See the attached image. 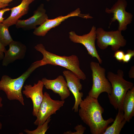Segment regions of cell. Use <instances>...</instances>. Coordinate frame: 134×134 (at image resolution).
Here are the masks:
<instances>
[{
    "mask_svg": "<svg viewBox=\"0 0 134 134\" xmlns=\"http://www.w3.org/2000/svg\"><path fill=\"white\" fill-rule=\"evenodd\" d=\"M79 105V115L81 120L89 127L92 134H103L108 125L114 120L112 118L106 120L103 119L102 114L104 109L98 99L87 96Z\"/></svg>",
    "mask_w": 134,
    "mask_h": 134,
    "instance_id": "obj_1",
    "label": "cell"
},
{
    "mask_svg": "<svg viewBox=\"0 0 134 134\" xmlns=\"http://www.w3.org/2000/svg\"><path fill=\"white\" fill-rule=\"evenodd\" d=\"M34 48L43 55L42 59L39 60L41 66L47 64L60 66L72 71L80 79L84 80L86 79L85 74L80 68L79 61L76 55H58L47 51L42 43L37 44Z\"/></svg>",
    "mask_w": 134,
    "mask_h": 134,
    "instance_id": "obj_2",
    "label": "cell"
},
{
    "mask_svg": "<svg viewBox=\"0 0 134 134\" xmlns=\"http://www.w3.org/2000/svg\"><path fill=\"white\" fill-rule=\"evenodd\" d=\"M39 67L37 61L32 63L28 69L17 78H12L6 75L2 76L0 80V90L3 91L9 100L18 101L24 105L22 89L26 80L32 73Z\"/></svg>",
    "mask_w": 134,
    "mask_h": 134,
    "instance_id": "obj_3",
    "label": "cell"
},
{
    "mask_svg": "<svg viewBox=\"0 0 134 134\" xmlns=\"http://www.w3.org/2000/svg\"><path fill=\"white\" fill-rule=\"evenodd\" d=\"M124 75L123 71L119 69L117 74L108 72L107 76L112 87L111 93L108 94L109 102L115 109L118 110H123L124 97L128 91L134 86L133 83L124 78Z\"/></svg>",
    "mask_w": 134,
    "mask_h": 134,
    "instance_id": "obj_4",
    "label": "cell"
},
{
    "mask_svg": "<svg viewBox=\"0 0 134 134\" xmlns=\"http://www.w3.org/2000/svg\"><path fill=\"white\" fill-rule=\"evenodd\" d=\"M90 67L92 72L93 84L88 95L98 99L103 92L110 94L112 87L110 83L106 77L105 69L101 67L99 63L93 61L91 62Z\"/></svg>",
    "mask_w": 134,
    "mask_h": 134,
    "instance_id": "obj_5",
    "label": "cell"
},
{
    "mask_svg": "<svg viewBox=\"0 0 134 134\" xmlns=\"http://www.w3.org/2000/svg\"><path fill=\"white\" fill-rule=\"evenodd\" d=\"M96 31L97 44L101 50L106 49L110 46L111 50L115 51L126 45L127 40L122 35L121 31H106L100 27L96 29Z\"/></svg>",
    "mask_w": 134,
    "mask_h": 134,
    "instance_id": "obj_6",
    "label": "cell"
},
{
    "mask_svg": "<svg viewBox=\"0 0 134 134\" xmlns=\"http://www.w3.org/2000/svg\"><path fill=\"white\" fill-rule=\"evenodd\" d=\"M64 100H54L52 99L50 95L45 92L36 116L34 122L35 125L39 126L43 124L52 115L55 114L64 104Z\"/></svg>",
    "mask_w": 134,
    "mask_h": 134,
    "instance_id": "obj_7",
    "label": "cell"
},
{
    "mask_svg": "<svg viewBox=\"0 0 134 134\" xmlns=\"http://www.w3.org/2000/svg\"><path fill=\"white\" fill-rule=\"evenodd\" d=\"M127 3L126 0H118L110 9L106 7L105 12L109 14H113L109 28L112 22L116 20L118 21L119 26L118 30L125 31L127 29V26L131 23L133 15L126 10Z\"/></svg>",
    "mask_w": 134,
    "mask_h": 134,
    "instance_id": "obj_8",
    "label": "cell"
},
{
    "mask_svg": "<svg viewBox=\"0 0 134 134\" xmlns=\"http://www.w3.org/2000/svg\"><path fill=\"white\" fill-rule=\"evenodd\" d=\"M96 28L93 26L90 32L82 35H77L74 31L69 33V38L71 41L76 43H79L83 45L86 48L88 54L93 58H96L100 64L102 63L96 49L95 41L96 39Z\"/></svg>",
    "mask_w": 134,
    "mask_h": 134,
    "instance_id": "obj_9",
    "label": "cell"
},
{
    "mask_svg": "<svg viewBox=\"0 0 134 134\" xmlns=\"http://www.w3.org/2000/svg\"><path fill=\"white\" fill-rule=\"evenodd\" d=\"M81 13L80 9L78 8L66 15L60 16L52 19H48L41 25L35 28L33 34L36 36H44L51 29L57 26L62 22L70 17L78 16L86 19L93 18L89 14H82Z\"/></svg>",
    "mask_w": 134,
    "mask_h": 134,
    "instance_id": "obj_10",
    "label": "cell"
},
{
    "mask_svg": "<svg viewBox=\"0 0 134 134\" xmlns=\"http://www.w3.org/2000/svg\"><path fill=\"white\" fill-rule=\"evenodd\" d=\"M69 90L74 96L75 102L72 108L75 112L78 111V107L82 100V98L83 94L80 92L82 88V85L80 83V79L74 73L69 70H65L63 71Z\"/></svg>",
    "mask_w": 134,
    "mask_h": 134,
    "instance_id": "obj_11",
    "label": "cell"
},
{
    "mask_svg": "<svg viewBox=\"0 0 134 134\" xmlns=\"http://www.w3.org/2000/svg\"><path fill=\"white\" fill-rule=\"evenodd\" d=\"M44 4H41L33 12V15L26 20H19L15 24L17 28H21L24 30L34 29L36 26H40L48 19Z\"/></svg>",
    "mask_w": 134,
    "mask_h": 134,
    "instance_id": "obj_12",
    "label": "cell"
},
{
    "mask_svg": "<svg viewBox=\"0 0 134 134\" xmlns=\"http://www.w3.org/2000/svg\"><path fill=\"white\" fill-rule=\"evenodd\" d=\"M44 84L41 80H39L33 86L31 85H26L24 87V90L22 91L27 98L31 99L33 104V115L36 117L40 105L43 98V90Z\"/></svg>",
    "mask_w": 134,
    "mask_h": 134,
    "instance_id": "obj_13",
    "label": "cell"
},
{
    "mask_svg": "<svg viewBox=\"0 0 134 134\" xmlns=\"http://www.w3.org/2000/svg\"><path fill=\"white\" fill-rule=\"evenodd\" d=\"M41 80L46 89L51 90L54 93L58 94L61 100H64L70 96V92L67 82L62 75H60L53 80L44 77Z\"/></svg>",
    "mask_w": 134,
    "mask_h": 134,
    "instance_id": "obj_14",
    "label": "cell"
},
{
    "mask_svg": "<svg viewBox=\"0 0 134 134\" xmlns=\"http://www.w3.org/2000/svg\"><path fill=\"white\" fill-rule=\"evenodd\" d=\"M9 48L5 53L2 65L7 66L17 60L23 59L25 57L27 48L21 42L13 40L8 45Z\"/></svg>",
    "mask_w": 134,
    "mask_h": 134,
    "instance_id": "obj_15",
    "label": "cell"
},
{
    "mask_svg": "<svg viewBox=\"0 0 134 134\" xmlns=\"http://www.w3.org/2000/svg\"><path fill=\"white\" fill-rule=\"evenodd\" d=\"M35 0H22L18 5L10 8V16L4 19L2 23L8 27L15 25L18 21L22 16L28 13L30 5Z\"/></svg>",
    "mask_w": 134,
    "mask_h": 134,
    "instance_id": "obj_16",
    "label": "cell"
},
{
    "mask_svg": "<svg viewBox=\"0 0 134 134\" xmlns=\"http://www.w3.org/2000/svg\"><path fill=\"white\" fill-rule=\"evenodd\" d=\"M122 108L126 122H129L134 116V87L127 92L123 99Z\"/></svg>",
    "mask_w": 134,
    "mask_h": 134,
    "instance_id": "obj_17",
    "label": "cell"
},
{
    "mask_svg": "<svg viewBox=\"0 0 134 134\" xmlns=\"http://www.w3.org/2000/svg\"><path fill=\"white\" fill-rule=\"evenodd\" d=\"M113 123L108 126L103 134H119L126 121L125 119L123 110H118V112Z\"/></svg>",
    "mask_w": 134,
    "mask_h": 134,
    "instance_id": "obj_18",
    "label": "cell"
},
{
    "mask_svg": "<svg viewBox=\"0 0 134 134\" xmlns=\"http://www.w3.org/2000/svg\"><path fill=\"white\" fill-rule=\"evenodd\" d=\"M9 28L2 23H0V42L5 47L13 40L9 33Z\"/></svg>",
    "mask_w": 134,
    "mask_h": 134,
    "instance_id": "obj_19",
    "label": "cell"
},
{
    "mask_svg": "<svg viewBox=\"0 0 134 134\" xmlns=\"http://www.w3.org/2000/svg\"><path fill=\"white\" fill-rule=\"evenodd\" d=\"M51 119V117L48 118L46 121L42 125L38 126L36 129L33 131L28 129L24 130V131L28 134H44L49 128L48 124Z\"/></svg>",
    "mask_w": 134,
    "mask_h": 134,
    "instance_id": "obj_20",
    "label": "cell"
},
{
    "mask_svg": "<svg viewBox=\"0 0 134 134\" xmlns=\"http://www.w3.org/2000/svg\"><path fill=\"white\" fill-rule=\"evenodd\" d=\"M74 130L76 131L72 132L69 131L64 132V134H83L86 129L85 127L83 126L81 124L78 125L74 127Z\"/></svg>",
    "mask_w": 134,
    "mask_h": 134,
    "instance_id": "obj_21",
    "label": "cell"
},
{
    "mask_svg": "<svg viewBox=\"0 0 134 134\" xmlns=\"http://www.w3.org/2000/svg\"><path fill=\"white\" fill-rule=\"evenodd\" d=\"M134 56V51L128 50L126 53L125 54L122 61L123 63H128Z\"/></svg>",
    "mask_w": 134,
    "mask_h": 134,
    "instance_id": "obj_22",
    "label": "cell"
},
{
    "mask_svg": "<svg viewBox=\"0 0 134 134\" xmlns=\"http://www.w3.org/2000/svg\"><path fill=\"white\" fill-rule=\"evenodd\" d=\"M125 54L124 52L122 51L118 50L115 52L114 57L119 62H122Z\"/></svg>",
    "mask_w": 134,
    "mask_h": 134,
    "instance_id": "obj_23",
    "label": "cell"
},
{
    "mask_svg": "<svg viewBox=\"0 0 134 134\" xmlns=\"http://www.w3.org/2000/svg\"><path fill=\"white\" fill-rule=\"evenodd\" d=\"M10 10V8H2L0 9V23H2L4 18L3 16L4 13Z\"/></svg>",
    "mask_w": 134,
    "mask_h": 134,
    "instance_id": "obj_24",
    "label": "cell"
},
{
    "mask_svg": "<svg viewBox=\"0 0 134 134\" xmlns=\"http://www.w3.org/2000/svg\"><path fill=\"white\" fill-rule=\"evenodd\" d=\"M6 50L4 46L0 42V61L2 60Z\"/></svg>",
    "mask_w": 134,
    "mask_h": 134,
    "instance_id": "obj_25",
    "label": "cell"
},
{
    "mask_svg": "<svg viewBox=\"0 0 134 134\" xmlns=\"http://www.w3.org/2000/svg\"><path fill=\"white\" fill-rule=\"evenodd\" d=\"M129 76L130 78H134V67H132L129 72Z\"/></svg>",
    "mask_w": 134,
    "mask_h": 134,
    "instance_id": "obj_26",
    "label": "cell"
},
{
    "mask_svg": "<svg viewBox=\"0 0 134 134\" xmlns=\"http://www.w3.org/2000/svg\"><path fill=\"white\" fill-rule=\"evenodd\" d=\"M14 0H0V3L4 4H9Z\"/></svg>",
    "mask_w": 134,
    "mask_h": 134,
    "instance_id": "obj_27",
    "label": "cell"
},
{
    "mask_svg": "<svg viewBox=\"0 0 134 134\" xmlns=\"http://www.w3.org/2000/svg\"><path fill=\"white\" fill-rule=\"evenodd\" d=\"M2 98L0 97V108L2 107L3 104L2 103ZM2 128V124L0 122V131L1 130Z\"/></svg>",
    "mask_w": 134,
    "mask_h": 134,
    "instance_id": "obj_28",
    "label": "cell"
},
{
    "mask_svg": "<svg viewBox=\"0 0 134 134\" xmlns=\"http://www.w3.org/2000/svg\"><path fill=\"white\" fill-rule=\"evenodd\" d=\"M9 4H4L0 3V9L5 8L6 7L9 5Z\"/></svg>",
    "mask_w": 134,
    "mask_h": 134,
    "instance_id": "obj_29",
    "label": "cell"
},
{
    "mask_svg": "<svg viewBox=\"0 0 134 134\" xmlns=\"http://www.w3.org/2000/svg\"><path fill=\"white\" fill-rule=\"evenodd\" d=\"M47 1H50V0H46Z\"/></svg>",
    "mask_w": 134,
    "mask_h": 134,
    "instance_id": "obj_30",
    "label": "cell"
}]
</instances>
